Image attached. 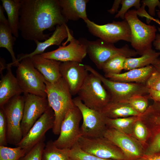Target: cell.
<instances>
[{"label": "cell", "instance_id": "6da1fadb", "mask_svg": "<svg viewBox=\"0 0 160 160\" xmlns=\"http://www.w3.org/2000/svg\"><path fill=\"white\" fill-rule=\"evenodd\" d=\"M19 31L22 38L29 41L45 40L55 26L66 24L58 0H20Z\"/></svg>", "mask_w": 160, "mask_h": 160}, {"label": "cell", "instance_id": "7a4b0ae2", "mask_svg": "<svg viewBox=\"0 0 160 160\" xmlns=\"http://www.w3.org/2000/svg\"><path fill=\"white\" fill-rule=\"evenodd\" d=\"M47 98L49 106L55 114L53 133L59 135L62 123L68 111L75 105L67 83L62 77L50 83L44 79Z\"/></svg>", "mask_w": 160, "mask_h": 160}, {"label": "cell", "instance_id": "3957f363", "mask_svg": "<svg viewBox=\"0 0 160 160\" xmlns=\"http://www.w3.org/2000/svg\"><path fill=\"white\" fill-rule=\"evenodd\" d=\"M125 19L130 29L131 45L138 55H142L152 49L157 31L155 26L141 21L137 17L136 9L129 10L125 14Z\"/></svg>", "mask_w": 160, "mask_h": 160}, {"label": "cell", "instance_id": "277c9868", "mask_svg": "<svg viewBox=\"0 0 160 160\" xmlns=\"http://www.w3.org/2000/svg\"><path fill=\"white\" fill-rule=\"evenodd\" d=\"M87 49V53L97 68L102 70L104 64L110 59L117 56L126 58L135 57L138 55L127 44L121 48L116 47L114 44L100 39L90 41L82 38Z\"/></svg>", "mask_w": 160, "mask_h": 160}, {"label": "cell", "instance_id": "5b68a950", "mask_svg": "<svg viewBox=\"0 0 160 160\" xmlns=\"http://www.w3.org/2000/svg\"><path fill=\"white\" fill-rule=\"evenodd\" d=\"M84 66L88 72L100 80L110 96L111 101L128 103L133 96L148 94V88L145 84L113 81L105 77L90 66Z\"/></svg>", "mask_w": 160, "mask_h": 160}, {"label": "cell", "instance_id": "8992f818", "mask_svg": "<svg viewBox=\"0 0 160 160\" xmlns=\"http://www.w3.org/2000/svg\"><path fill=\"white\" fill-rule=\"evenodd\" d=\"M17 67L16 78L23 93L47 97L44 78L35 68L31 58L23 59Z\"/></svg>", "mask_w": 160, "mask_h": 160}, {"label": "cell", "instance_id": "52a82bcc", "mask_svg": "<svg viewBox=\"0 0 160 160\" xmlns=\"http://www.w3.org/2000/svg\"><path fill=\"white\" fill-rule=\"evenodd\" d=\"M24 97L19 95L9 100L0 108L3 110L7 124V143L16 146L23 138L21 123L23 117Z\"/></svg>", "mask_w": 160, "mask_h": 160}, {"label": "cell", "instance_id": "ba28073f", "mask_svg": "<svg viewBox=\"0 0 160 160\" xmlns=\"http://www.w3.org/2000/svg\"><path fill=\"white\" fill-rule=\"evenodd\" d=\"M77 94L87 107L100 111L111 101L110 96L100 80L91 73L88 74Z\"/></svg>", "mask_w": 160, "mask_h": 160}, {"label": "cell", "instance_id": "9c48e42d", "mask_svg": "<svg viewBox=\"0 0 160 160\" xmlns=\"http://www.w3.org/2000/svg\"><path fill=\"white\" fill-rule=\"evenodd\" d=\"M84 21L89 32L99 39L112 44L120 40L131 42L130 29L125 19L102 25L97 24L88 19Z\"/></svg>", "mask_w": 160, "mask_h": 160}, {"label": "cell", "instance_id": "30bf717a", "mask_svg": "<svg viewBox=\"0 0 160 160\" xmlns=\"http://www.w3.org/2000/svg\"><path fill=\"white\" fill-rule=\"evenodd\" d=\"M81 113L75 105L67 113L61 124L58 138L53 141L60 149H70L81 136L79 124Z\"/></svg>", "mask_w": 160, "mask_h": 160}, {"label": "cell", "instance_id": "8fae6325", "mask_svg": "<svg viewBox=\"0 0 160 160\" xmlns=\"http://www.w3.org/2000/svg\"><path fill=\"white\" fill-rule=\"evenodd\" d=\"M77 143L83 151L98 157L114 160H127L121 149L103 136L87 137L81 136Z\"/></svg>", "mask_w": 160, "mask_h": 160}, {"label": "cell", "instance_id": "7c38bea8", "mask_svg": "<svg viewBox=\"0 0 160 160\" xmlns=\"http://www.w3.org/2000/svg\"><path fill=\"white\" fill-rule=\"evenodd\" d=\"M73 100L82 115L83 123L80 127L81 136L87 137L103 136L107 128V117L101 111L87 107L78 96L73 99Z\"/></svg>", "mask_w": 160, "mask_h": 160}, {"label": "cell", "instance_id": "4fadbf2b", "mask_svg": "<svg viewBox=\"0 0 160 160\" xmlns=\"http://www.w3.org/2000/svg\"><path fill=\"white\" fill-rule=\"evenodd\" d=\"M143 119L150 133L144 154L160 155V102L154 101L148 107L143 115Z\"/></svg>", "mask_w": 160, "mask_h": 160}, {"label": "cell", "instance_id": "5bb4252c", "mask_svg": "<svg viewBox=\"0 0 160 160\" xmlns=\"http://www.w3.org/2000/svg\"><path fill=\"white\" fill-rule=\"evenodd\" d=\"M24 105L21 128L23 137L50 107L47 97L29 93L23 94Z\"/></svg>", "mask_w": 160, "mask_h": 160}, {"label": "cell", "instance_id": "9a60e30c", "mask_svg": "<svg viewBox=\"0 0 160 160\" xmlns=\"http://www.w3.org/2000/svg\"><path fill=\"white\" fill-rule=\"evenodd\" d=\"M55 114L50 106L34 124L28 133L17 145L26 153L44 138L46 132L54 126Z\"/></svg>", "mask_w": 160, "mask_h": 160}, {"label": "cell", "instance_id": "2e32d148", "mask_svg": "<svg viewBox=\"0 0 160 160\" xmlns=\"http://www.w3.org/2000/svg\"><path fill=\"white\" fill-rule=\"evenodd\" d=\"M70 43L66 46H60L57 49L40 55L43 57L61 62H81L87 53L86 46L82 38L77 39L71 34L68 38Z\"/></svg>", "mask_w": 160, "mask_h": 160}, {"label": "cell", "instance_id": "e0dca14e", "mask_svg": "<svg viewBox=\"0 0 160 160\" xmlns=\"http://www.w3.org/2000/svg\"><path fill=\"white\" fill-rule=\"evenodd\" d=\"M103 136L121 149L127 160H135L144 155L142 145L130 135L113 128L107 127Z\"/></svg>", "mask_w": 160, "mask_h": 160}, {"label": "cell", "instance_id": "ac0fdd59", "mask_svg": "<svg viewBox=\"0 0 160 160\" xmlns=\"http://www.w3.org/2000/svg\"><path fill=\"white\" fill-rule=\"evenodd\" d=\"M60 71L72 95L77 94L89 74L84 65L75 61L61 62Z\"/></svg>", "mask_w": 160, "mask_h": 160}, {"label": "cell", "instance_id": "d6986e66", "mask_svg": "<svg viewBox=\"0 0 160 160\" xmlns=\"http://www.w3.org/2000/svg\"><path fill=\"white\" fill-rule=\"evenodd\" d=\"M72 33L66 24L57 25L54 32L47 39L42 42L37 40L34 41L36 47L33 52L30 54L20 55L17 59V64L24 58L42 54L47 48L52 45H60L62 42Z\"/></svg>", "mask_w": 160, "mask_h": 160}, {"label": "cell", "instance_id": "ffe728a7", "mask_svg": "<svg viewBox=\"0 0 160 160\" xmlns=\"http://www.w3.org/2000/svg\"><path fill=\"white\" fill-rule=\"evenodd\" d=\"M30 58L35 68L47 81L53 83L62 77L60 71L61 62L43 57L40 55Z\"/></svg>", "mask_w": 160, "mask_h": 160}, {"label": "cell", "instance_id": "44dd1931", "mask_svg": "<svg viewBox=\"0 0 160 160\" xmlns=\"http://www.w3.org/2000/svg\"><path fill=\"white\" fill-rule=\"evenodd\" d=\"M11 66L7 65L6 73L2 75L0 81V107L13 97L23 93L16 77L13 74Z\"/></svg>", "mask_w": 160, "mask_h": 160}, {"label": "cell", "instance_id": "7402d4cb", "mask_svg": "<svg viewBox=\"0 0 160 160\" xmlns=\"http://www.w3.org/2000/svg\"><path fill=\"white\" fill-rule=\"evenodd\" d=\"M155 70L153 66L150 65L142 68L132 69L123 73L105 74L104 76L115 81L145 84Z\"/></svg>", "mask_w": 160, "mask_h": 160}, {"label": "cell", "instance_id": "603a6c76", "mask_svg": "<svg viewBox=\"0 0 160 160\" xmlns=\"http://www.w3.org/2000/svg\"><path fill=\"white\" fill-rule=\"evenodd\" d=\"M63 15L68 20L87 19L86 6L88 0H58Z\"/></svg>", "mask_w": 160, "mask_h": 160}, {"label": "cell", "instance_id": "cb8c5ba5", "mask_svg": "<svg viewBox=\"0 0 160 160\" xmlns=\"http://www.w3.org/2000/svg\"><path fill=\"white\" fill-rule=\"evenodd\" d=\"M101 111L107 118L110 119L140 116L141 115L133 109L128 103L111 101Z\"/></svg>", "mask_w": 160, "mask_h": 160}, {"label": "cell", "instance_id": "d4e9b609", "mask_svg": "<svg viewBox=\"0 0 160 160\" xmlns=\"http://www.w3.org/2000/svg\"><path fill=\"white\" fill-rule=\"evenodd\" d=\"M8 17V24L14 37H19L20 0H1Z\"/></svg>", "mask_w": 160, "mask_h": 160}, {"label": "cell", "instance_id": "484cf974", "mask_svg": "<svg viewBox=\"0 0 160 160\" xmlns=\"http://www.w3.org/2000/svg\"><path fill=\"white\" fill-rule=\"evenodd\" d=\"M160 55V52H156L151 49L140 57L126 58L124 63V70L128 71L152 65Z\"/></svg>", "mask_w": 160, "mask_h": 160}, {"label": "cell", "instance_id": "4316f807", "mask_svg": "<svg viewBox=\"0 0 160 160\" xmlns=\"http://www.w3.org/2000/svg\"><path fill=\"white\" fill-rule=\"evenodd\" d=\"M12 34L8 24L0 23V47L7 49L11 55L12 62L8 64L11 66L17 67V59L13 50V46L16 39Z\"/></svg>", "mask_w": 160, "mask_h": 160}, {"label": "cell", "instance_id": "83f0119b", "mask_svg": "<svg viewBox=\"0 0 160 160\" xmlns=\"http://www.w3.org/2000/svg\"><path fill=\"white\" fill-rule=\"evenodd\" d=\"M140 116H134L116 119L107 118V127L112 128L132 136V129L135 122Z\"/></svg>", "mask_w": 160, "mask_h": 160}, {"label": "cell", "instance_id": "f1b7e54d", "mask_svg": "<svg viewBox=\"0 0 160 160\" xmlns=\"http://www.w3.org/2000/svg\"><path fill=\"white\" fill-rule=\"evenodd\" d=\"M69 149H60L50 140L45 144L41 160H70Z\"/></svg>", "mask_w": 160, "mask_h": 160}, {"label": "cell", "instance_id": "f546056e", "mask_svg": "<svg viewBox=\"0 0 160 160\" xmlns=\"http://www.w3.org/2000/svg\"><path fill=\"white\" fill-rule=\"evenodd\" d=\"M150 135L148 129L140 117L134 125L132 136L138 141L144 148L149 138Z\"/></svg>", "mask_w": 160, "mask_h": 160}, {"label": "cell", "instance_id": "4dcf8cb0", "mask_svg": "<svg viewBox=\"0 0 160 160\" xmlns=\"http://www.w3.org/2000/svg\"><path fill=\"white\" fill-rule=\"evenodd\" d=\"M126 58L123 56L114 57L106 62L103 65L102 70L105 74L121 73L124 69Z\"/></svg>", "mask_w": 160, "mask_h": 160}, {"label": "cell", "instance_id": "1f68e13d", "mask_svg": "<svg viewBox=\"0 0 160 160\" xmlns=\"http://www.w3.org/2000/svg\"><path fill=\"white\" fill-rule=\"evenodd\" d=\"M26 153L25 150L20 146H0V160H18Z\"/></svg>", "mask_w": 160, "mask_h": 160}, {"label": "cell", "instance_id": "d6a6232c", "mask_svg": "<svg viewBox=\"0 0 160 160\" xmlns=\"http://www.w3.org/2000/svg\"><path fill=\"white\" fill-rule=\"evenodd\" d=\"M70 160H114L101 158L87 153L79 146L77 142L70 150Z\"/></svg>", "mask_w": 160, "mask_h": 160}, {"label": "cell", "instance_id": "836d02e7", "mask_svg": "<svg viewBox=\"0 0 160 160\" xmlns=\"http://www.w3.org/2000/svg\"><path fill=\"white\" fill-rule=\"evenodd\" d=\"M148 95H137L131 98L128 103L135 111L141 114L144 113L148 106Z\"/></svg>", "mask_w": 160, "mask_h": 160}, {"label": "cell", "instance_id": "e575fe53", "mask_svg": "<svg viewBox=\"0 0 160 160\" xmlns=\"http://www.w3.org/2000/svg\"><path fill=\"white\" fill-rule=\"evenodd\" d=\"M45 138L41 141L18 160H41L42 151L45 145Z\"/></svg>", "mask_w": 160, "mask_h": 160}, {"label": "cell", "instance_id": "d590c367", "mask_svg": "<svg viewBox=\"0 0 160 160\" xmlns=\"http://www.w3.org/2000/svg\"><path fill=\"white\" fill-rule=\"evenodd\" d=\"M140 0H121V7L116 14L115 18H120L123 20L125 19V16L129 9L132 7H134L137 9L141 7Z\"/></svg>", "mask_w": 160, "mask_h": 160}, {"label": "cell", "instance_id": "8d00e7d4", "mask_svg": "<svg viewBox=\"0 0 160 160\" xmlns=\"http://www.w3.org/2000/svg\"><path fill=\"white\" fill-rule=\"evenodd\" d=\"M7 124L4 113L1 108L0 109V146H6L7 140Z\"/></svg>", "mask_w": 160, "mask_h": 160}, {"label": "cell", "instance_id": "74e56055", "mask_svg": "<svg viewBox=\"0 0 160 160\" xmlns=\"http://www.w3.org/2000/svg\"><path fill=\"white\" fill-rule=\"evenodd\" d=\"M145 84L148 89L160 91V72L155 69Z\"/></svg>", "mask_w": 160, "mask_h": 160}, {"label": "cell", "instance_id": "f35d334b", "mask_svg": "<svg viewBox=\"0 0 160 160\" xmlns=\"http://www.w3.org/2000/svg\"><path fill=\"white\" fill-rule=\"evenodd\" d=\"M140 2L143 3L148 8V12L149 15L152 17L155 15V9L157 6L160 10V1L158 0H142Z\"/></svg>", "mask_w": 160, "mask_h": 160}, {"label": "cell", "instance_id": "ab89813d", "mask_svg": "<svg viewBox=\"0 0 160 160\" xmlns=\"http://www.w3.org/2000/svg\"><path fill=\"white\" fill-rule=\"evenodd\" d=\"M145 7L144 4H142V6L139 9H136L137 15L141 17H145L146 18V22L148 24H149L151 20H153L156 23L158 20L154 19L147 12L145 9Z\"/></svg>", "mask_w": 160, "mask_h": 160}, {"label": "cell", "instance_id": "60d3db41", "mask_svg": "<svg viewBox=\"0 0 160 160\" xmlns=\"http://www.w3.org/2000/svg\"><path fill=\"white\" fill-rule=\"evenodd\" d=\"M148 95L149 98L154 101L160 102V91L148 89Z\"/></svg>", "mask_w": 160, "mask_h": 160}, {"label": "cell", "instance_id": "b9f144b4", "mask_svg": "<svg viewBox=\"0 0 160 160\" xmlns=\"http://www.w3.org/2000/svg\"><path fill=\"white\" fill-rule=\"evenodd\" d=\"M121 0H115L114 1L111 8L108 10V11L111 14H114L118 12V9L119 5L121 4Z\"/></svg>", "mask_w": 160, "mask_h": 160}, {"label": "cell", "instance_id": "7bdbcfd3", "mask_svg": "<svg viewBox=\"0 0 160 160\" xmlns=\"http://www.w3.org/2000/svg\"><path fill=\"white\" fill-rule=\"evenodd\" d=\"M135 160H160V155H144L141 157Z\"/></svg>", "mask_w": 160, "mask_h": 160}, {"label": "cell", "instance_id": "ee69618b", "mask_svg": "<svg viewBox=\"0 0 160 160\" xmlns=\"http://www.w3.org/2000/svg\"><path fill=\"white\" fill-rule=\"evenodd\" d=\"M153 44L155 49L159 50L160 52V33L156 34L155 39Z\"/></svg>", "mask_w": 160, "mask_h": 160}, {"label": "cell", "instance_id": "f6af8a7d", "mask_svg": "<svg viewBox=\"0 0 160 160\" xmlns=\"http://www.w3.org/2000/svg\"><path fill=\"white\" fill-rule=\"evenodd\" d=\"M4 9L3 6H0V23L4 24H8L7 19L5 17L4 13Z\"/></svg>", "mask_w": 160, "mask_h": 160}, {"label": "cell", "instance_id": "bcb514c9", "mask_svg": "<svg viewBox=\"0 0 160 160\" xmlns=\"http://www.w3.org/2000/svg\"><path fill=\"white\" fill-rule=\"evenodd\" d=\"M152 65L156 70L160 72V58H158Z\"/></svg>", "mask_w": 160, "mask_h": 160}, {"label": "cell", "instance_id": "7dc6e473", "mask_svg": "<svg viewBox=\"0 0 160 160\" xmlns=\"http://www.w3.org/2000/svg\"><path fill=\"white\" fill-rule=\"evenodd\" d=\"M157 15H158V16L160 18V10H157Z\"/></svg>", "mask_w": 160, "mask_h": 160}, {"label": "cell", "instance_id": "c3c4849f", "mask_svg": "<svg viewBox=\"0 0 160 160\" xmlns=\"http://www.w3.org/2000/svg\"><path fill=\"white\" fill-rule=\"evenodd\" d=\"M159 25V27L158 28V30L160 33V22L158 23Z\"/></svg>", "mask_w": 160, "mask_h": 160}]
</instances>
